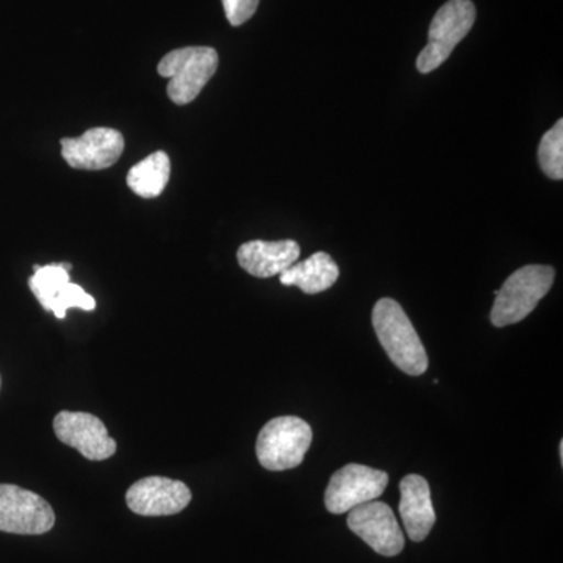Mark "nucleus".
Instances as JSON below:
<instances>
[{
    "label": "nucleus",
    "mask_w": 563,
    "mask_h": 563,
    "mask_svg": "<svg viewBox=\"0 0 563 563\" xmlns=\"http://www.w3.org/2000/svg\"><path fill=\"white\" fill-rule=\"evenodd\" d=\"M373 325L390 361L409 376L428 372V352L412 321L395 299H379L373 309Z\"/></svg>",
    "instance_id": "1"
},
{
    "label": "nucleus",
    "mask_w": 563,
    "mask_h": 563,
    "mask_svg": "<svg viewBox=\"0 0 563 563\" xmlns=\"http://www.w3.org/2000/svg\"><path fill=\"white\" fill-rule=\"evenodd\" d=\"M553 266L528 265L515 272L496 291L492 309L495 328L517 324L529 317L554 284Z\"/></svg>",
    "instance_id": "2"
},
{
    "label": "nucleus",
    "mask_w": 563,
    "mask_h": 563,
    "mask_svg": "<svg viewBox=\"0 0 563 563\" xmlns=\"http://www.w3.org/2000/svg\"><path fill=\"white\" fill-rule=\"evenodd\" d=\"M220 57L213 47H181L166 54L158 63V74L169 79L168 96L177 106L195 101L217 73Z\"/></svg>",
    "instance_id": "3"
},
{
    "label": "nucleus",
    "mask_w": 563,
    "mask_h": 563,
    "mask_svg": "<svg viewBox=\"0 0 563 563\" xmlns=\"http://www.w3.org/2000/svg\"><path fill=\"white\" fill-rule=\"evenodd\" d=\"M312 439V428L302 418H274L258 433L255 453L263 468L285 472L301 465Z\"/></svg>",
    "instance_id": "4"
},
{
    "label": "nucleus",
    "mask_w": 563,
    "mask_h": 563,
    "mask_svg": "<svg viewBox=\"0 0 563 563\" xmlns=\"http://www.w3.org/2000/svg\"><path fill=\"white\" fill-rule=\"evenodd\" d=\"M476 21V7L472 0H450L437 11L429 27L428 46L417 58L421 74L439 69L453 54L455 46L473 29Z\"/></svg>",
    "instance_id": "5"
},
{
    "label": "nucleus",
    "mask_w": 563,
    "mask_h": 563,
    "mask_svg": "<svg viewBox=\"0 0 563 563\" xmlns=\"http://www.w3.org/2000/svg\"><path fill=\"white\" fill-rule=\"evenodd\" d=\"M55 525L51 504L18 485L0 484V531L41 536Z\"/></svg>",
    "instance_id": "6"
},
{
    "label": "nucleus",
    "mask_w": 563,
    "mask_h": 563,
    "mask_svg": "<svg viewBox=\"0 0 563 563\" xmlns=\"http://www.w3.org/2000/svg\"><path fill=\"white\" fill-rule=\"evenodd\" d=\"M387 485V473L350 463L331 477L324 496L325 509L333 515L347 514L362 504L376 501Z\"/></svg>",
    "instance_id": "7"
},
{
    "label": "nucleus",
    "mask_w": 563,
    "mask_h": 563,
    "mask_svg": "<svg viewBox=\"0 0 563 563\" xmlns=\"http://www.w3.org/2000/svg\"><path fill=\"white\" fill-rule=\"evenodd\" d=\"M347 528L385 558L398 555L406 544L401 526L385 503L372 501L354 507L347 515Z\"/></svg>",
    "instance_id": "8"
},
{
    "label": "nucleus",
    "mask_w": 563,
    "mask_h": 563,
    "mask_svg": "<svg viewBox=\"0 0 563 563\" xmlns=\"http://www.w3.org/2000/svg\"><path fill=\"white\" fill-rule=\"evenodd\" d=\"M54 431L62 443L79 451L88 461H107L118 450L106 424L91 413L63 410L54 418Z\"/></svg>",
    "instance_id": "9"
},
{
    "label": "nucleus",
    "mask_w": 563,
    "mask_h": 563,
    "mask_svg": "<svg viewBox=\"0 0 563 563\" xmlns=\"http://www.w3.org/2000/svg\"><path fill=\"white\" fill-rule=\"evenodd\" d=\"M125 503L141 517H169L187 509L191 490L187 484L169 477H144L125 493Z\"/></svg>",
    "instance_id": "10"
},
{
    "label": "nucleus",
    "mask_w": 563,
    "mask_h": 563,
    "mask_svg": "<svg viewBox=\"0 0 563 563\" xmlns=\"http://www.w3.org/2000/svg\"><path fill=\"white\" fill-rule=\"evenodd\" d=\"M124 136L117 129L95 128L79 139H63L62 155L70 168L85 172L107 169L120 161L124 152Z\"/></svg>",
    "instance_id": "11"
},
{
    "label": "nucleus",
    "mask_w": 563,
    "mask_h": 563,
    "mask_svg": "<svg viewBox=\"0 0 563 563\" xmlns=\"http://www.w3.org/2000/svg\"><path fill=\"white\" fill-rule=\"evenodd\" d=\"M301 247L295 240H280V242H254L244 243L236 252L240 266L251 276L268 279L280 276L285 269L298 262Z\"/></svg>",
    "instance_id": "12"
},
{
    "label": "nucleus",
    "mask_w": 563,
    "mask_h": 563,
    "mask_svg": "<svg viewBox=\"0 0 563 563\" xmlns=\"http://www.w3.org/2000/svg\"><path fill=\"white\" fill-rule=\"evenodd\" d=\"M401 514L404 528L412 542H422L435 525V510H433L431 487L428 481L418 474H409L399 484Z\"/></svg>",
    "instance_id": "13"
},
{
    "label": "nucleus",
    "mask_w": 563,
    "mask_h": 563,
    "mask_svg": "<svg viewBox=\"0 0 563 563\" xmlns=\"http://www.w3.org/2000/svg\"><path fill=\"white\" fill-rule=\"evenodd\" d=\"M340 269L328 252H314L307 261L295 263L280 274V284L301 288L307 295L329 290L339 280Z\"/></svg>",
    "instance_id": "14"
},
{
    "label": "nucleus",
    "mask_w": 563,
    "mask_h": 563,
    "mask_svg": "<svg viewBox=\"0 0 563 563\" xmlns=\"http://www.w3.org/2000/svg\"><path fill=\"white\" fill-rule=\"evenodd\" d=\"M172 176V161L163 151L154 152L144 158L128 174L129 188L140 198H158L165 191Z\"/></svg>",
    "instance_id": "15"
},
{
    "label": "nucleus",
    "mask_w": 563,
    "mask_h": 563,
    "mask_svg": "<svg viewBox=\"0 0 563 563\" xmlns=\"http://www.w3.org/2000/svg\"><path fill=\"white\" fill-rule=\"evenodd\" d=\"M70 269L73 266L69 263H52V265L40 266L29 279V287L47 312H52V307L57 301L63 287L70 282Z\"/></svg>",
    "instance_id": "16"
},
{
    "label": "nucleus",
    "mask_w": 563,
    "mask_h": 563,
    "mask_svg": "<svg viewBox=\"0 0 563 563\" xmlns=\"http://www.w3.org/2000/svg\"><path fill=\"white\" fill-rule=\"evenodd\" d=\"M539 163L550 179H563V121L559 120L551 131L542 136L539 146Z\"/></svg>",
    "instance_id": "17"
},
{
    "label": "nucleus",
    "mask_w": 563,
    "mask_h": 563,
    "mask_svg": "<svg viewBox=\"0 0 563 563\" xmlns=\"http://www.w3.org/2000/svg\"><path fill=\"white\" fill-rule=\"evenodd\" d=\"M261 0H222L225 18L231 22L233 27L244 24L254 16L258 9Z\"/></svg>",
    "instance_id": "18"
},
{
    "label": "nucleus",
    "mask_w": 563,
    "mask_h": 563,
    "mask_svg": "<svg viewBox=\"0 0 563 563\" xmlns=\"http://www.w3.org/2000/svg\"><path fill=\"white\" fill-rule=\"evenodd\" d=\"M561 461H563V443L561 442Z\"/></svg>",
    "instance_id": "19"
},
{
    "label": "nucleus",
    "mask_w": 563,
    "mask_h": 563,
    "mask_svg": "<svg viewBox=\"0 0 563 563\" xmlns=\"http://www.w3.org/2000/svg\"><path fill=\"white\" fill-rule=\"evenodd\" d=\"M0 384H2V380H0Z\"/></svg>",
    "instance_id": "20"
}]
</instances>
